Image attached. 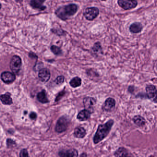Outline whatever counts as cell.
<instances>
[{
    "instance_id": "cell-6",
    "label": "cell",
    "mask_w": 157,
    "mask_h": 157,
    "mask_svg": "<svg viewBox=\"0 0 157 157\" xmlns=\"http://www.w3.org/2000/svg\"><path fill=\"white\" fill-rule=\"evenodd\" d=\"M118 4L123 9L128 10L136 7L138 2L136 0H118Z\"/></svg>"
},
{
    "instance_id": "cell-26",
    "label": "cell",
    "mask_w": 157,
    "mask_h": 157,
    "mask_svg": "<svg viewBox=\"0 0 157 157\" xmlns=\"http://www.w3.org/2000/svg\"><path fill=\"white\" fill-rule=\"evenodd\" d=\"M20 156L21 157H28V153L26 149H23L21 150L20 153Z\"/></svg>"
},
{
    "instance_id": "cell-22",
    "label": "cell",
    "mask_w": 157,
    "mask_h": 157,
    "mask_svg": "<svg viewBox=\"0 0 157 157\" xmlns=\"http://www.w3.org/2000/svg\"><path fill=\"white\" fill-rule=\"evenodd\" d=\"M51 50L55 55H59L62 53V50L59 47L55 45H52L51 47Z\"/></svg>"
},
{
    "instance_id": "cell-16",
    "label": "cell",
    "mask_w": 157,
    "mask_h": 157,
    "mask_svg": "<svg viewBox=\"0 0 157 157\" xmlns=\"http://www.w3.org/2000/svg\"><path fill=\"white\" fill-rule=\"evenodd\" d=\"M86 134V131L82 127H77L75 129L74 135L76 138H83Z\"/></svg>"
},
{
    "instance_id": "cell-25",
    "label": "cell",
    "mask_w": 157,
    "mask_h": 157,
    "mask_svg": "<svg viewBox=\"0 0 157 157\" xmlns=\"http://www.w3.org/2000/svg\"><path fill=\"white\" fill-rule=\"evenodd\" d=\"M65 91L64 90H63L61 92H59V94L57 95V97H56V99H55V101L57 102V101H59L64 96V95H65Z\"/></svg>"
},
{
    "instance_id": "cell-14",
    "label": "cell",
    "mask_w": 157,
    "mask_h": 157,
    "mask_svg": "<svg viewBox=\"0 0 157 157\" xmlns=\"http://www.w3.org/2000/svg\"><path fill=\"white\" fill-rule=\"evenodd\" d=\"M143 28V25L141 23L139 22H135L130 26L129 29L132 33L136 34L141 32Z\"/></svg>"
},
{
    "instance_id": "cell-21",
    "label": "cell",
    "mask_w": 157,
    "mask_h": 157,
    "mask_svg": "<svg viewBox=\"0 0 157 157\" xmlns=\"http://www.w3.org/2000/svg\"><path fill=\"white\" fill-rule=\"evenodd\" d=\"M81 83H82V81H81V78L78 77H76L71 80L70 82V85L72 87L77 88L81 85Z\"/></svg>"
},
{
    "instance_id": "cell-12",
    "label": "cell",
    "mask_w": 157,
    "mask_h": 157,
    "mask_svg": "<svg viewBox=\"0 0 157 157\" xmlns=\"http://www.w3.org/2000/svg\"><path fill=\"white\" fill-rule=\"evenodd\" d=\"M15 75L9 72H4L1 75V79L6 84L13 83L15 80Z\"/></svg>"
},
{
    "instance_id": "cell-23",
    "label": "cell",
    "mask_w": 157,
    "mask_h": 157,
    "mask_svg": "<svg viewBox=\"0 0 157 157\" xmlns=\"http://www.w3.org/2000/svg\"><path fill=\"white\" fill-rule=\"evenodd\" d=\"M92 50L95 53L102 52V48L100 42H97L94 44L92 48Z\"/></svg>"
},
{
    "instance_id": "cell-17",
    "label": "cell",
    "mask_w": 157,
    "mask_h": 157,
    "mask_svg": "<svg viewBox=\"0 0 157 157\" xmlns=\"http://www.w3.org/2000/svg\"><path fill=\"white\" fill-rule=\"evenodd\" d=\"M37 100L39 102L43 103V104L49 102V100H48V97H47V95H46V93L45 90H43V91L39 92L37 94Z\"/></svg>"
},
{
    "instance_id": "cell-19",
    "label": "cell",
    "mask_w": 157,
    "mask_h": 157,
    "mask_svg": "<svg viewBox=\"0 0 157 157\" xmlns=\"http://www.w3.org/2000/svg\"><path fill=\"white\" fill-rule=\"evenodd\" d=\"M114 155L116 157L128 156V151L124 147H120L114 153Z\"/></svg>"
},
{
    "instance_id": "cell-1",
    "label": "cell",
    "mask_w": 157,
    "mask_h": 157,
    "mask_svg": "<svg viewBox=\"0 0 157 157\" xmlns=\"http://www.w3.org/2000/svg\"><path fill=\"white\" fill-rule=\"evenodd\" d=\"M78 10V6L76 4H70L59 7L55 11V14L59 18L65 21L74 15Z\"/></svg>"
},
{
    "instance_id": "cell-18",
    "label": "cell",
    "mask_w": 157,
    "mask_h": 157,
    "mask_svg": "<svg viewBox=\"0 0 157 157\" xmlns=\"http://www.w3.org/2000/svg\"><path fill=\"white\" fill-rule=\"evenodd\" d=\"M0 100L4 105H11L13 103L10 94H6L0 96Z\"/></svg>"
},
{
    "instance_id": "cell-3",
    "label": "cell",
    "mask_w": 157,
    "mask_h": 157,
    "mask_svg": "<svg viewBox=\"0 0 157 157\" xmlns=\"http://www.w3.org/2000/svg\"><path fill=\"white\" fill-rule=\"evenodd\" d=\"M99 14V10L97 7H87L85 10L84 16L87 20L92 21L98 16Z\"/></svg>"
},
{
    "instance_id": "cell-31",
    "label": "cell",
    "mask_w": 157,
    "mask_h": 157,
    "mask_svg": "<svg viewBox=\"0 0 157 157\" xmlns=\"http://www.w3.org/2000/svg\"><path fill=\"white\" fill-rule=\"evenodd\" d=\"M102 1H107V0H101Z\"/></svg>"
},
{
    "instance_id": "cell-29",
    "label": "cell",
    "mask_w": 157,
    "mask_h": 157,
    "mask_svg": "<svg viewBox=\"0 0 157 157\" xmlns=\"http://www.w3.org/2000/svg\"><path fill=\"white\" fill-rule=\"evenodd\" d=\"M81 156H82V157H83V156L86 157V156H87V155H86V154H82V155H80V157H81Z\"/></svg>"
},
{
    "instance_id": "cell-11",
    "label": "cell",
    "mask_w": 157,
    "mask_h": 157,
    "mask_svg": "<svg viewBox=\"0 0 157 157\" xmlns=\"http://www.w3.org/2000/svg\"><path fill=\"white\" fill-rule=\"evenodd\" d=\"M38 77L42 82H48L51 77V73L49 70L47 68L40 69L39 72Z\"/></svg>"
},
{
    "instance_id": "cell-2",
    "label": "cell",
    "mask_w": 157,
    "mask_h": 157,
    "mask_svg": "<svg viewBox=\"0 0 157 157\" xmlns=\"http://www.w3.org/2000/svg\"><path fill=\"white\" fill-rule=\"evenodd\" d=\"M113 124L114 121L113 120H110L104 124L99 125L93 138L94 144L98 143L108 136Z\"/></svg>"
},
{
    "instance_id": "cell-4",
    "label": "cell",
    "mask_w": 157,
    "mask_h": 157,
    "mask_svg": "<svg viewBox=\"0 0 157 157\" xmlns=\"http://www.w3.org/2000/svg\"><path fill=\"white\" fill-rule=\"evenodd\" d=\"M22 65V60L20 57L14 55L12 57L10 63V67L14 73H17L20 71Z\"/></svg>"
},
{
    "instance_id": "cell-8",
    "label": "cell",
    "mask_w": 157,
    "mask_h": 157,
    "mask_svg": "<svg viewBox=\"0 0 157 157\" xmlns=\"http://www.w3.org/2000/svg\"><path fill=\"white\" fill-rule=\"evenodd\" d=\"M96 104V100L94 98L86 97L83 100V104L86 109L88 110L90 113L94 112V108Z\"/></svg>"
},
{
    "instance_id": "cell-10",
    "label": "cell",
    "mask_w": 157,
    "mask_h": 157,
    "mask_svg": "<svg viewBox=\"0 0 157 157\" xmlns=\"http://www.w3.org/2000/svg\"><path fill=\"white\" fill-rule=\"evenodd\" d=\"M46 0H30L29 2L30 6L34 9L43 11L46 8L43 5Z\"/></svg>"
},
{
    "instance_id": "cell-7",
    "label": "cell",
    "mask_w": 157,
    "mask_h": 157,
    "mask_svg": "<svg viewBox=\"0 0 157 157\" xmlns=\"http://www.w3.org/2000/svg\"><path fill=\"white\" fill-rule=\"evenodd\" d=\"M115 100L112 98H109L105 100L102 106V110L106 112H111L115 108Z\"/></svg>"
},
{
    "instance_id": "cell-15",
    "label": "cell",
    "mask_w": 157,
    "mask_h": 157,
    "mask_svg": "<svg viewBox=\"0 0 157 157\" xmlns=\"http://www.w3.org/2000/svg\"><path fill=\"white\" fill-rule=\"evenodd\" d=\"M90 113H91L88 110H83L78 113L77 116V119L81 121L87 120L90 117Z\"/></svg>"
},
{
    "instance_id": "cell-9",
    "label": "cell",
    "mask_w": 157,
    "mask_h": 157,
    "mask_svg": "<svg viewBox=\"0 0 157 157\" xmlns=\"http://www.w3.org/2000/svg\"><path fill=\"white\" fill-rule=\"evenodd\" d=\"M146 90L148 97L157 102V90L155 87L149 85L146 88Z\"/></svg>"
},
{
    "instance_id": "cell-20",
    "label": "cell",
    "mask_w": 157,
    "mask_h": 157,
    "mask_svg": "<svg viewBox=\"0 0 157 157\" xmlns=\"http://www.w3.org/2000/svg\"><path fill=\"white\" fill-rule=\"evenodd\" d=\"M134 122L139 126H143L145 124V120L142 116H136L133 119Z\"/></svg>"
},
{
    "instance_id": "cell-5",
    "label": "cell",
    "mask_w": 157,
    "mask_h": 157,
    "mask_svg": "<svg viewBox=\"0 0 157 157\" xmlns=\"http://www.w3.org/2000/svg\"><path fill=\"white\" fill-rule=\"evenodd\" d=\"M68 119L65 116L61 117L58 120L55 126V131L57 132L61 133L67 130L68 126Z\"/></svg>"
},
{
    "instance_id": "cell-24",
    "label": "cell",
    "mask_w": 157,
    "mask_h": 157,
    "mask_svg": "<svg viewBox=\"0 0 157 157\" xmlns=\"http://www.w3.org/2000/svg\"><path fill=\"white\" fill-rule=\"evenodd\" d=\"M64 81V77L63 76H59L55 79V83L59 85L63 84Z\"/></svg>"
},
{
    "instance_id": "cell-13",
    "label": "cell",
    "mask_w": 157,
    "mask_h": 157,
    "mask_svg": "<svg viewBox=\"0 0 157 157\" xmlns=\"http://www.w3.org/2000/svg\"><path fill=\"white\" fill-rule=\"evenodd\" d=\"M59 156L62 157H75L78 156V152L76 149H71L67 151L59 152Z\"/></svg>"
},
{
    "instance_id": "cell-28",
    "label": "cell",
    "mask_w": 157,
    "mask_h": 157,
    "mask_svg": "<svg viewBox=\"0 0 157 157\" xmlns=\"http://www.w3.org/2000/svg\"><path fill=\"white\" fill-rule=\"evenodd\" d=\"M14 1L17 3H21L23 2V0H14Z\"/></svg>"
},
{
    "instance_id": "cell-27",
    "label": "cell",
    "mask_w": 157,
    "mask_h": 157,
    "mask_svg": "<svg viewBox=\"0 0 157 157\" xmlns=\"http://www.w3.org/2000/svg\"><path fill=\"white\" fill-rule=\"evenodd\" d=\"M29 117L32 120H35L36 118L37 114H36V112H32L29 115Z\"/></svg>"
},
{
    "instance_id": "cell-30",
    "label": "cell",
    "mask_w": 157,
    "mask_h": 157,
    "mask_svg": "<svg viewBox=\"0 0 157 157\" xmlns=\"http://www.w3.org/2000/svg\"><path fill=\"white\" fill-rule=\"evenodd\" d=\"M1 8H2V5H1V4L0 3V9H1Z\"/></svg>"
}]
</instances>
